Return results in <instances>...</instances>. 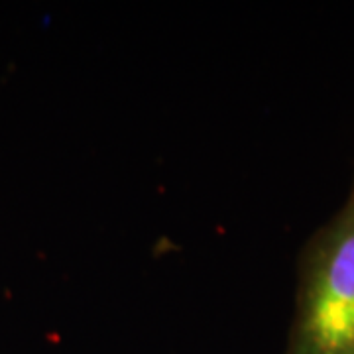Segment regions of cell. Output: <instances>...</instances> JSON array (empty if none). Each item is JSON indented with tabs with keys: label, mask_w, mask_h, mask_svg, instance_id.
<instances>
[{
	"label": "cell",
	"mask_w": 354,
	"mask_h": 354,
	"mask_svg": "<svg viewBox=\"0 0 354 354\" xmlns=\"http://www.w3.org/2000/svg\"><path fill=\"white\" fill-rule=\"evenodd\" d=\"M283 354H354V177L344 205L297 256L295 313Z\"/></svg>",
	"instance_id": "1"
}]
</instances>
